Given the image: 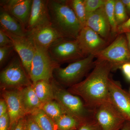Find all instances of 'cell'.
I'll return each instance as SVG.
<instances>
[{"instance_id":"cell-10","label":"cell","mask_w":130,"mask_h":130,"mask_svg":"<svg viewBox=\"0 0 130 130\" xmlns=\"http://www.w3.org/2000/svg\"><path fill=\"white\" fill-rule=\"evenodd\" d=\"M76 40L86 56L90 54L94 55L109 44L108 42L86 26L81 29Z\"/></svg>"},{"instance_id":"cell-29","label":"cell","mask_w":130,"mask_h":130,"mask_svg":"<svg viewBox=\"0 0 130 130\" xmlns=\"http://www.w3.org/2000/svg\"><path fill=\"white\" fill-rule=\"evenodd\" d=\"M77 130H102L97 121L94 118L81 123Z\"/></svg>"},{"instance_id":"cell-34","label":"cell","mask_w":130,"mask_h":130,"mask_svg":"<svg viewBox=\"0 0 130 130\" xmlns=\"http://www.w3.org/2000/svg\"><path fill=\"white\" fill-rule=\"evenodd\" d=\"M120 69L122 71L126 79L130 81V62L123 64Z\"/></svg>"},{"instance_id":"cell-7","label":"cell","mask_w":130,"mask_h":130,"mask_svg":"<svg viewBox=\"0 0 130 130\" xmlns=\"http://www.w3.org/2000/svg\"><path fill=\"white\" fill-rule=\"evenodd\" d=\"M36 50L29 77L32 83L40 80L50 81L55 69L59 66L51 59L47 50L35 45Z\"/></svg>"},{"instance_id":"cell-9","label":"cell","mask_w":130,"mask_h":130,"mask_svg":"<svg viewBox=\"0 0 130 130\" xmlns=\"http://www.w3.org/2000/svg\"><path fill=\"white\" fill-rule=\"evenodd\" d=\"M94 118L102 130H120L126 121L112 102L104 103L95 108Z\"/></svg>"},{"instance_id":"cell-1","label":"cell","mask_w":130,"mask_h":130,"mask_svg":"<svg viewBox=\"0 0 130 130\" xmlns=\"http://www.w3.org/2000/svg\"><path fill=\"white\" fill-rule=\"evenodd\" d=\"M112 67L106 61L96 59L92 71L86 78L68 90L78 96L86 106L95 109L101 105L112 102L109 90V74Z\"/></svg>"},{"instance_id":"cell-26","label":"cell","mask_w":130,"mask_h":130,"mask_svg":"<svg viewBox=\"0 0 130 130\" xmlns=\"http://www.w3.org/2000/svg\"><path fill=\"white\" fill-rule=\"evenodd\" d=\"M115 13L118 26L124 23L129 18L125 6L121 0H115Z\"/></svg>"},{"instance_id":"cell-17","label":"cell","mask_w":130,"mask_h":130,"mask_svg":"<svg viewBox=\"0 0 130 130\" xmlns=\"http://www.w3.org/2000/svg\"><path fill=\"white\" fill-rule=\"evenodd\" d=\"M3 96L7 104L11 126L26 115L21 101L20 90L5 91Z\"/></svg>"},{"instance_id":"cell-14","label":"cell","mask_w":130,"mask_h":130,"mask_svg":"<svg viewBox=\"0 0 130 130\" xmlns=\"http://www.w3.org/2000/svg\"><path fill=\"white\" fill-rule=\"evenodd\" d=\"M32 0H2L1 7L18 20L26 30Z\"/></svg>"},{"instance_id":"cell-37","label":"cell","mask_w":130,"mask_h":130,"mask_svg":"<svg viewBox=\"0 0 130 130\" xmlns=\"http://www.w3.org/2000/svg\"><path fill=\"white\" fill-rule=\"evenodd\" d=\"M127 11L128 15L130 14V0H121Z\"/></svg>"},{"instance_id":"cell-33","label":"cell","mask_w":130,"mask_h":130,"mask_svg":"<svg viewBox=\"0 0 130 130\" xmlns=\"http://www.w3.org/2000/svg\"><path fill=\"white\" fill-rule=\"evenodd\" d=\"M130 32V17L124 23L118 26L117 35Z\"/></svg>"},{"instance_id":"cell-36","label":"cell","mask_w":130,"mask_h":130,"mask_svg":"<svg viewBox=\"0 0 130 130\" xmlns=\"http://www.w3.org/2000/svg\"><path fill=\"white\" fill-rule=\"evenodd\" d=\"M8 113L7 104L4 99L0 100V116L4 115Z\"/></svg>"},{"instance_id":"cell-41","label":"cell","mask_w":130,"mask_h":130,"mask_svg":"<svg viewBox=\"0 0 130 130\" xmlns=\"http://www.w3.org/2000/svg\"></svg>"},{"instance_id":"cell-6","label":"cell","mask_w":130,"mask_h":130,"mask_svg":"<svg viewBox=\"0 0 130 130\" xmlns=\"http://www.w3.org/2000/svg\"><path fill=\"white\" fill-rule=\"evenodd\" d=\"M50 57L55 63L74 62L86 57L76 39L61 37L54 42L48 49Z\"/></svg>"},{"instance_id":"cell-30","label":"cell","mask_w":130,"mask_h":130,"mask_svg":"<svg viewBox=\"0 0 130 130\" xmlns=\"http://www.w3.org/2000/svg\"><path fill=\"white\" fill-rule=\"evenodd\" d=\"M25 130H42L31 115L24 118Z\"/></svg>"},{"instance_id":"cell-32","label":"cell","mask_w":130,"mask_h":130,"mask_svg":"<svg viewBox=\"0 0 130 130\" xmlns=\"http://www.w3.org/2000/svg\"><path fill=\"white\" fill-rule=\"evenodd\" d=\"M12 45L11 40L4 30L0 28V47Z\"/></svg>"},{"instance_id":"cell-15","label":"cell","mask_w":130,"mask_h":130,"mask_svg":"<svg viewBox=\"0 0 130 130\" xmlns=\"http://www.w3.org/2000/svg\"><path fill=\"white\" fill-rule=\"evenodd\" d=\"M104 6L87 15L85 26L109 42L112 38L111 30Z\"/></svg>"},{"instance_id":"cell-20","label":"cell","mask_w":130,"mask_h":130,"mask_svg":"<svg viewBox=\"0 0 130 130\" xmlns=\"http://www.w3.org/2000/svg\"><path fill=\"white\" fill-rule=\"evenodd\" d=\"M50 81L40 80L32 83L35 93L43 104L55 100L53 89Z\"/></svg>"},{"instance_id":"cell-24","label":"cell","mask_w":130,"mask_h":130,"mask_svg":"<svg viewBox=\"0 0 130 130\" xmlns=\"http://www.w3.org/2000/svg\"><path fill=\"white\" fill-rule=\"evenodd\" d=\"M68 4L74 12L82 26L86 25V13L84 0H67Z\"/></svg>"},{"instance_id":"cell-3","label":"cell","mask_w":130,"mask_h":130,"mask_svg":"<svg viewBox=\"0 0 130 130\" xmlns=\"http://www.w3.org/2000/svg\"><path fill=\"white\" fill-rule=\"evenodd\" d=\"M55 100L61 105L66 113L76 119L81 123L94 118L95 109L88 107L78 96L55 83L51 82Z\"/></svg>"},{"instance_id":"cell-13","label":"cell","mask_w":130,"mask_h":130,"mask_svg":"<svg viewBox=\"0 0 130 130\" xmlns=\"http://www.w3.org/2000/svg\"><path fill=\"white\" fill-rule=\"evenodd\" d=\"M26 36L35 45L47 50L54 42L63 37L51 24L40 26L27 31Z\"/></svg>"},{"instance_id":"cell-11","label":"cell","mask_w":130,"mask_h":130,"mask_svg":"<svg viewBox=\"0 0 130 130\" xmlns=\"http://www.w3.org/2000/svg\"><path fill=\"white\" fill-rule=\"evenodd\" d=\"M4 31L11 40L14 51L20 58L24 68L29 77L31 63L36 50L35 44L26 36H17Z\"/></svg>"},{"instance_id":"cell-23","label":"cell","mask_w":130,"mask_h":130,"mask_svg":"<svg viewBox=\"0 0 130 130\" xmlns=\"http://www.w3.org/2000/svg\"><path fill=\"white\" fill-rule=\"evenodd\" d=\"M57 130H76L81 124L73 117L64 114L54 122Z\"/></svg>"},{"instance_id":"cell-27","label":"cell","mask_w":130,"mask_h":130,"mask_svg":"<svg viewBox=\"0 0 130 130\" xmlns=\"http://www.w3.org/2000/svg\"><path fill=\"white\" fill-rule=\"evenodd\" d=\"M106 0H84L86 16L104 6Z\"/></svg>"},{"instance_id":"cell-4","label":"cell","mask_w":130,"mask_h":130,"mask_svg":"<svg viewBox=\"0 0 130 130\" xmlns=\"http://www.w3.org/2000/svg\"><path fill=\"white\" fill-rule=\"evenodd\" d=\"M95 56L90 54L83 59L70 63L64 68L56 67L54 72L58 81L70 87L82 81L94 66Z\"/></svg>"},{"instance_id":"cell-16","label":"cell","mask_w":130,"mask_h":130,"mask_svg":"<svg viewBox=\"0 0 130 130\" xmlns=\"http://www.w3.org/2000/svg\"><path fill=\"white\" fill-rule=\"evenodd\" d=\"M48 3L47 0H32L26 31L37 26L51 24Z\"/></svg>"},{"instance_id":"cell-38","label":"cell","mask_w":130,"mask_h":130,"mask_svg":"<svg viewBox=\"0 0 130 130\" xmlns=\"http://www.w3.org/2000/svg\"><path fill=\"white\" fill-rule=\"evenodd\" d=\"M120 130H130V121H126Z\"/></svg>"},{"instance_id":"cell-22","label":"cell","mask_w":130,"mask_h":130,"mask_svg":"<svg viewBox=\"0 0 130 130\" xmlns=\"http://www.w3.org/2000/svg\"><path fill=\"white\" fill-rule=\"evenodd\" d=\"M42 130H57L55 123L41 109L31 114Z\"/></svg>"},{"instance_id":"cell-40","label":"cell","mask_w":130,"mask_h":130,"mask_svg":"<svg viewBox=\"0 0 130 130\" xmlns=\"http://www.w3.org/2000/svg\"><path fill=\"white\" fill-rule=\"evenodd\" d=\"M129 93H130V92H129Z\"/></svg>"},{"instance_id":"cell-18","label":"cell","mask_w":130,"mask_h":130,"mask_svg":"<svg viewBox=\"0 0 130 130\" xmlns=\"http://www.w3.org/2000/svg\"><path fill=\"white\" fill-rule=\"evenodd\" d=\"M19 90L22 104L26 115L31 114L41 109L43 104L36 94L32 84L21 88Z\"/></svg>"},{"instance_id":"cell-8","label":"cell","mask_w":130,"mask_h":130,"mask_svg":"<svg viewBox=\"0 0 130 130\" xmlns=\"http://www.w3.org/2000/svg\"><path fill=\"white\" fill-rule=\"evenodd\" d=\"M0 81L6 88H23L32 84L18 55L13 56L1 71Z\"/></svg>"},{"instance_id":"cell-31","label":"cell","mask_w":130,"mask_h":130,"mask_svg":"<svg viewBox=\"0 0 130 130\" xmlns=\"http://www.w3.org/2000/svg\"><path fill=\"white\" fill-rule=\"evenodd\" d=\"M11 124L8 113L0 116V130H10Z\"/></svg>"},{"instance_id":"cell-25","label":"cell","mask_w":130,"mask_h":130,"mask_svg":"<svg viewBox=\"0 0 130 130\" xmlns=\"http://www.w3.org/2000/svg\"><path fill=\"white\" fill-rule=\"evenodd\" d=\"M115 0H106L105 9L108 19L110 24L111 30V37H116L117 36L118 26L116 23L115 13Z\"/></svg>"},{"instance_id":"cell-39","label":"cell","mask_w":130,"mask_h":130,"mask_svg":"<svg viewBox=\"0 0 130 130\" xmlns=\"http://www.w3.org/2000/svg\"><path fill=\"white\" fill-rule=\"evenodd\" d=\"M125 35L127 42H128V46L130 51V32H126L124 34Z\"/></svg>"},{"instance_id":"cell-35","label":"cell","mask_w":130,"mask_h":130,"mask_svg":"<svg viewBox=\"0 0 130 130\" xmlns=\"http://www.w3.org/2000/svg\"><path fill=\"white\" fill-rule=\"evenodd\" d=\"M10 130H25L24 118H21L12 125Z\"/></svg>"},{"instance_id":"cell-12","label":"cell","mask_w":130,"mask_h":130,"mask_svg":"<svg viewBox=\"0 0 130 130\" xmlns=\"http://www.w3.org/2000/svg\"><path fill=\"white\" fill-rule=\"evenodd\" d=\"M109 90L112 103L123 115L126 121H130V93L123 89L121 84L110 77Z\"/></svg>"},{"instance_id":"cell-5","label":"cell","mask_w":130,"mask_h":130,"mask_svg":"<svg viewBox=\"0 0 130 130\" xmlns=\"http://www.w3.org/2000/svg\"><path fill=\"white\" fill-rule=\"evenodd\" d=\"M94 56L97 59L110 63L113 71L120 69L123 64L130 62V51L125 34L117 35L110 44Z\"/></svg>"},{"instance_id":"cell-28","label":"cell","mask_w":130,"mask_h":130,"mask_svg":"<svg viewBox=\"0 0 130 130\" xmlns=\"http://www.w3.org/2000/svg\"><path fill=\"white\" fill-rule=\"evenodd\" d=\"M14 51L12 45L0 47V65L2 66Z\"/></svg>"},{"instance_id":"cell-21","label":"cell","mask_w":130,"mask_h":130,"mask_svg":"<svg viewBox=\"0 0 130 130\" xmlns=\"http://www.w3.org/2000/svg\"><path fill=\"white\" fill-rule=\"evenodd\" d=\"M41 109L54 122L63 115L66 114L62 107L55 100L43 104Z\"/></svg>"},{"instance_id":"cell-19","label":"cell","mask_w":130,"mask_h":130,"mask_svg":"<svg viewBox=\"0 0 130 130\" xmlns=\"http://www.w3.org/2000/svg\"><path fill=\"white\" fill-rule=\"evenodd\" d=\"M1 28L13 35L20 36H26V31L18 20L13 16L0 8Z\"/></svg>"},{"instance_id":"cell-2","label":"cell","mask_w":130,"mask_h":130,"mask_svg":"<svg viewBox=\"0 0 130 130\" xmlns=\"http://www.w3.org/2000/svg\"><path fill=\"white\" fill-rule=\"evenodd\" d=\"M51 26L63 37L76 39L83 28L67 0H48Z\"/></svg>"}]
</instances>
